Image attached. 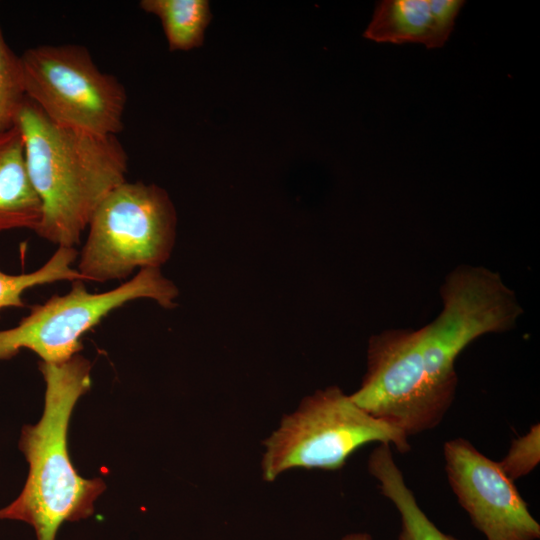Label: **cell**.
I'll return each mask as SVG.
<instances>
[{
    "label": "cell",
    "instance_id": "cell-15",
    "mask_svg": "<svg viewBox=\"0 0 540 540\" xmlns=\"http://www.w3.org/2000/svg\"><path fill=\"white\" fill-rule=\"evenodd\" d=\"M539 461L540 425L537 423L525 435L512 440L506 456L498 463L505 475L514 481L533 471Z\"/></svg>",
    "mask_w": 540,
    "mask_h": 540
},
{
    "label": "cell",
    "instance_id": "cell-6",
    "mask_svg": "<svg viewBox=\"0 0 540 540\" xmlns=\"http://www.w3.org/2000/svg\"><path fill=\"white\" fill-rule=\"evenodd\" d=\"M20 58L26 97L53 123L97 136L122 131L125 87L85 46L39 45Z\"/></svg>",
    "mask_w": 540,
    "mask_h": 540
},
{
    "label": "cell",
    "instance_id": "cell-11",
    "mask_svg": "<svg viewBox=\"0 0 540 540\" xmlns=\"http://www.w3.org/2000/svg\"><path fill=\"white\" fill-rule=\"evenodd\" d=\"M368 472L379 482V489L400 515L398 540H458L443 533L420 508L397 466L391 446L379 443L370 453Z\"/></svg>",
    "mask_w": 540,
    "mask_h": 540
},
{
    "label": "cell",
    "instance_id": "cell-16",
    "mask_svg": "<svg viewBox=\"0 0 540 540\" xmlns=\"http://www.w3.org/2000/svg\"><path fill=\"white\" fill-rule=\"evenodd\" d=\"M342 540H373L370 534L368 533H351L345 535Z\"/></svg>",
    "mask_w": 540,
    "mask_h": 540
},
{
    "label": "cell",
    "instance_id": "cell-12",
    "mask_svg": "<svg viewBox=\"0 0 540 540\" xmlns=\"http://www.w3.org/2000/svg\"><path fill=\"white\" fill-rule=\"evenodd\" d=\"M139 6L160 19L171 51H187L202 45L211 19L208 1L142 0Z\"/></svg>",
    "mask_w": 540,
    "mask_h": 540
},
{
    "label": "cell",
    "instance_id": "cell-13",
    "mask_svg": "<svg viewBox=\"0 0 540 540\" xmlns=\"http://www.w3.org/2000/svg\"><path fill=\"white\" fill-rule=\"evenodd\" d=\"M78 252L75 248L58 247L47 262L35 271L7 274L0 269V311L24 306L23 294L35 286L56 281L83 280L73 267ZM84 281V280H83Z\"/></svg>",
    "mask_w": 540,
    "mask_h": 540
},
{
    "label": "cell",
    "instance_id": "cell-10",
    "mask_svg": "<svg viewBox=\"0 0 540 540\" xmlns=\"http://www.w3.org/2000/svg\"><path fill=\"white\" fill-rule=\"evenodd\" d=\"M42 218L40 198L31 182L19 129L0 133V232L37 230Z\"/></svg>",
    "mask_w": 540,
    "mask_h": 540
},
{
    "label": "cell",
    "instance_id": "cell-7",
    "mask_svg": "<svg viewBox=\"0 0 540 540\" xmlns=\"http://www.w3.org/2000/svg\"><path fill=\"white\" fill-rule=\"evenodd\" d=\"M178 294L160 268L140 269L129 280L101 293H91L83 280H74L69 292L34 305L16 326L0 331V360L28 349L42 362H66L81 350V337L117 308L148 298L171 309Z\"/></svg>",
    "mask_w": 540,
    "mask_h": 540
},
{
    "label": "cell",
    "instance_id": "cell-8",
    "mask_svg": "<svg viewBox=\"0 0 540 540\" xmlns=\"http://www.w3.org/2000/svg\"><path fill=\"white\" fill-rule=\"evenodd\" d=\"M443 452L449 485L486 540L540 538V524L498 462L465 438L446 441Z\"/></svg>",
    "mask_w": 540,
    "mask_h": 540
},
{
    "label": "cell",
    "instance_id": "cell-5",
    "mask_svg": "<svg viewBox=\"0 0 540 540\" xmlns=\"http://www.w3.org/2000/svg\"><path fill=\"white\" fill-rule=\"evenodd\" d=\"M408 438L397 427L368 414L339 387L330 386L305 397L264 440L262 478L272 482L293 468L338 470L357 449L371 442L406 453Z\"/></svg>",
    "mask_w": 540,
    "mask_h": 540
},
{
    "label": "cell",
    "instance_id": "cell-14",
    "mask_svg": "<svg viewBox=\"0 0 540 540\" xmlns=\"http://www.w3.org/2000/svg\"><path fill=\"white\" fill-rule=\"evenodd\" d=\"M25 99L21 58L8 46L0 27V133L15 127Z\"/></svg>",
    "mask_w": 540,
    "mask_h": 540
},
{
    "label": "cell",
    "instance_id": "cell-1",
    "mask_svg": "<svg viewBox=\"0 0 540 540\" xmlns=\"http://www.w3.org/2000/svg\"><path fill=\"white\" fill-rule=\"evenodd\" d=\"M443 309L418 330H386L373 335L368 356L375 385L394 407L442 422L458 384L455 362L475 339L511 329L522 309L500 275L462 265L446 277Z\"/></svg>",
    "mask_w": 540,
    "mask_h": 540
},
{
    "label": "cell",
    "instance_id": "cell-3",
    "mask_svg": "<svg viewBox=\"0 0 540 540\" xmlns=\"http://www.w3.org/2000/svg\"><path fill=\"white\" fill-rule=\"evenodd\" d=\"M40 371L46 384L43 415L22 429L19 441L28 476L19 496L0 509V519L24 521L33 526L37 540H55L63 522L93 513L105 484L81 477L67 447L72 410L91 386L90 362L77 354L59 364L41 362Z\"/></svg>",
    "mask_w": 540,
    "mask_h": 540
},
{
    "label": "cell",
    "instance_id": "cell-9",
    "mask_svg": "<svg viewBox=\"0 0 540 540\" xmlns=\"http://www.w3.org/2000/svg\"><path fill=\"white\" fill-rule=\"evenodd\" d=\"M463 0H383L363 36L380 43L442 47L454 29Z\"/></svg>",
    "mask_w": 540,
    "mask_h": 540
},
{
    "label": "cell",
    "instance_id": "cell-2",
    "mask_svg": "<svg viewBox=\"0 0 540 540\" xmlns=\"http://www.w3.org/2000/svg\"><path fill=\"white\" fill-rule=\"evenodd\" d=\"M15 126L42 205L35 233L58 247L74 248L99 203L126 181L127 153L116 136L56 125L27 97Z\"/></svg>",
    "mask_w": 540,
    "mask_h": 540
},
{
    "label": "cell",
    "instance_id": "cell-4",
    "mask_svg": "<svg viewBox=\"0 0 540 540\" xmlns=\"http://www.w3.org/2000/svg\"><path fill=\"white\" fill-rule=\"evenodd\" d=\"M87 229L76 266L82 279L122 280L137 268H160L169 259L176 212L163 188L124 181L99 203Z\"/></svg>",
    "mask_w": 540,
    "mask_h": 540
}]
</instances>
